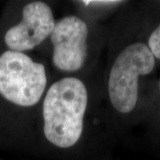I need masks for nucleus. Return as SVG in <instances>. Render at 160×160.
<instances>
[{"label":"nucleus","instance_id":"5","mask_svg":"<svg viewBox=\"0 0 160 160\" xmlns=\"http://www.w3.org/2000/svg\"><path fill=\"white\" fill-rule=\"evenodd\" d=\"M55 24L51 7L46 3L30 2L23 8L21 22L7 30L5 43L11 51H29L50 38Z\"/></svg>","mask_w":160,"mask_h":160},{"label":"nucleus","instance_id":"6","mask_svg":"<svg viewBox=\"0 0 160 160\" xmlns=\"http://www.w3.org/2000/svg\"><path fill=\"white\" fill-rule=\"evenodd\" d=\"M147 46H149V50L154 57L160 60V24L151 33Z\"/></svg>","mask_w":160,"mask_h":160},{"label":"nucleus","instance_id":"1","mask_svg":"<svg viewBox=\"0 0 160 160\" xmlns=\"http://www.w3.org/2000/svg\"><path fill=\"white\" fill-rule=\"evenodd\" d=\"M88 92L82 80L66 77L53 83L43 102L44 134L53 146L69 149L83 133Z\"/></svg>","mask_w":160,"mask_h":160},{"label":"nucleus","instance_id":"4","mask_svg":"<svg viewBox=\"0 0 160 160\" xmlns=\"http://www.w3.org/2000/svg\"><path fill=\"white\" fill-rule=\"evenodd\" d=\"M87 24L81 18L69 15L55 24L50 36L53 46L52 61L55 68L63 72L79 70L87 54Z\"/></svg>","mask_w":160,"mask_h":160},{"label":"nucleus","instance_id":"7","mask_svg":"<svg viewBox=\"0 0 160 160\" xmlns=\"http://www.w3.org/2000/svg\"><path fill=\"white\" fill-rule=\"evenodd\" d=\"M121 1H82V4L86 6H110V5H116L119 4Z\"/></svg>","mask_w":160,"mask_h":160},{"label":"nucleus","instance_id":"3","mask_svg":"<svg viewBox=\"0 0 160 160\" xmlns=\"http://www.w3.org/2000/svg\"><path fill=\"white\" fill-rule=\"evenodd\" d=\"M155 57L149 46L134 43L116 58L108 82L110 102L122 114L132 111L138 101L139 78L149 74L155 68Z\"/></svg>","mask_w":160,"mask_h":160},{"label":"nucleus","instance_id":"2","mask_svg":"<svg viewBox=\"0 0 160 160\" xmlns=\"http://www.w3.org/2000/svg\"><path fill=\"white\" fill-rule=\"evenodd\" d=\"M47 85L45 66L21 52L8 50L0 55V94L21 107L40 101Z\"/></svg>","mask_w":160,"mask_h":160},{"label":"nucleus","instance_id":"8","mask_svg":"<svg viewBox=\"0 0 160 160\" xmlns=\"http://www.w3.org/2000/svg\"><path fill=\"white\" fill-rule=\"evenodd\" d=\"M159 87H160V81H159Z\"/></svg>","mask_w":160,"mask_h":160}]
</instances>
